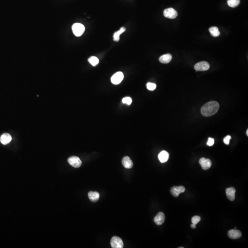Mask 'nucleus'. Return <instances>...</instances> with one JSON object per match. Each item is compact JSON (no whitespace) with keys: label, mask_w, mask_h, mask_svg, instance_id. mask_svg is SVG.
I'll list each match as a JSON object with an SVG mask.
<instances>
[{"label":"nucleus","mask_w":248,"mask_h":248,"mask_svg":"<svg viewBox=\"0 0 248 248\" xmlns=\"http://www.w3.org/2000/svg\"><path fill=\"white\" fill-rule=\"evenodd\" d=\"M88 61L93 66H96L99 63V59L96 57L92 56L90 57Z\"/></svg>","instance_id":"412c9836"},{"label":"nucleus","mask_w":248,"mask_h":248,"mask_svg":"<svg viewBox=\"0 0 248 248\" xmlns=\"http://www.w3.org/2000/svg\"><path fill=\"white\" fill-rule=\"evenodd\" d=\"M209 30L213 36L217 37L220 34V32L219 31L218 28L216 27H211L209 29Z\"/></svg>","instance_id":"6ab92c4d"},{"label":"nucleus","mask_w":248,"mask_h":248,"mask_svg":"<svg viewBox=\"0 0 248 248\" xmlns=\"http://www.w3.org/2000/svg\"><path fill=\"white\" fill-rule=\"evenodd\" d=\"M164 17L170 19H174L177 16V13L174 8H169L165 9L164 11Z\"/></svg>","instance_id":"0eeeda50"},{"label":"nucleus","mask_w":248,"mask_h":248,"mask_svg":"<svg viewBox=\"0 0 248 248\" xmlns=\"http://www.w3.org/2000/svg\"><path fill=\"white\" fill-rule=\"evenodd\" d=\"M169 153L166 151H162L159 154L158 158L161 163H164L167 162L169 159Z\"/></svg>","instance_id":"4468645a"},{"label":"nucleus","mask_w":248,"mask_h":248,"mask_svg":"<svg viewBox=\"0 0 248 248\" xmlns=\"http://www.w3.org/2000/svg\"><path fill=\"white\" fill-rule=\"evenodd\" d=\"M210 66L208 63L206 61L199 62L195 64L194 69L197 71H204L208 70Z\"/></svg>","instance_id":"39448f33"},{"label":"nucleus","mask_w":248,"mask_h":248,"mask_svg":"<svg viewBox=\"0 0 248 248\" xmlns=\"http://www.w3.org/2000/svg\"><path fill=\"white\" fill-rule=\"evenodd\" d=\"M147 88L149 91H154L156 89V85L153 83L148 82L147 84Z\"/></svg>","instance_id":"4be33fe9"},{"label":"nucleus","mask_w":248,"mask_h":248,"mask_svg":"<svg viewBox=\"0 0 248 248\" xmlns=\"http://www.w3.org/2000/svg\"><path fill=\"white\" fill-rule=\"evenodd\" d=\"M73 32L76 36L79 37L84 33L85 30V28L84 25L80 23H75L73 25Z\"/></svg>","instance_id":"f03ea898"},{"label":"nucleus","mask_w":248,"mask_h":248,"mask_svg":"<svg viewBox=\"0 0 248 248\" xmlns=\"http://www.w3.org/2000/svg\"><path fill=\"white\" fill-rule=\"evenodd\" d=\"M231 139V137L230 135H227L224 138V139H223V142L226 144L228 145L229 144L230 140Z\"/></svg>","instance_id":"393cba45"},{"label":"nucleus","mask_w":248,"mask_h":248,"mask_svg":"<svg viewBox=\"0 0 248 248\" xmlns=\"http://www.w3.org/2000/svg\"><path fill=\"white\" fill-rule=\"evenodd\" d=\"M185 188L184 186H174L171 187L170 192L171 194L175 197H177L181 193L185 192Z\"/></svg>","instance_id":"6e6552de"},{"label":"nucleus","mask_w":248,"mask_h":248,"mask_svg":"<svg viewBox=\"0 0 248 248\" xmlns=\"http://www.w3.org/2000/svg\"><path fill=\"white\" fill-rule=\"evenodd\" d=\"M88 197L92 202H97L99 199V193L97 192L90 191L88 193Z\"/></svg>","instance_id":"f3484780"},{"label":"nucleus","mask_w":248,"mask_h":248,"mask_svg":"<svg viewBox=\"0 0 248 248\" xmlns=\"http://www.w3.org/2000/svg\"><path fill=\"white\" fill-rule=\"evenodd\" d=\"M246 134H247V136H248V130L247 129V131H246Z\"/></svg>","instance_id":"cd10ccee"},{"label":"nucleus","mask_w":248,"mask_h":248,"mask_svg":"<svg viewBox=\"0 0 248 248\" xmlns=\"http://www.w3.org/2000/svg\"><path fill=\"white\" fill-rule=\"evenodd\" d=\"M191 226L192 227V228L194 229L196 228V225L195 224H193L192 223V225H191Z\"/></svg>","instance_id":"bb28decb"},{"label":"nucleus","mask_w":248,"mask_h":248,"mask_svg":"<svg viewBox=\"0 0 248 248\" xmlns=\"http://www.w3.org/2000/svg\"><path fill=\"white\" fill-rule=\"evenodd\" d=\"M184 248V247H179V248Z\"/></svg>","instance_id":"c85d7f7f"},{"label":"nucleus","mask_w":248,"mask_h":248,"mask_svg":"<svg viewBox=\"0 0 248 248\" xmlns=\"http://www.w3.org/2000/svg\"><path fill=\"white\" fill-rule=\"evenodd\" d=\"M214 144V139L212 138H209L207 144L209 146H212Z\"/></svg>","instance_id":"a878e982"},{"label":"nucleus","mask_w":248,"mask_h":248,"mask_svg":"<svg viewBox=\"0 0 248 248\" xmlns=\"http://www.w3.org/2000/svg\"><path fill=\"white\" fill-rule=\"evenodd\" d=\"M122 164L123 166L126 169H131L133 167V163L132 161L128 156H125L122 160Z\"/></svg>","instance_id":"ddd939ff"},{"label":"nucleus","mask_w":248,"mask_h":248,"mask_svg":"<svg viewBox=\"0 0 248 248\" xmlns=\"http://www.w3.org/2000/svg\"><path fill=\"white\" fill-rule=\"evenodd\" d=\"M240 3V0H227V4L231 7H236Z\"/></svg>","instance_id":"aec40b11"},{"label":"nucleus","mask_w":248,"mask_h":248,"mask_svg":"<svg viewBox=\"0 0 248 248\" xmlns=\"http://www.w3.org/2000/svg\"><path fill=\"white\" fill-rule=\"evenodd\" d=\"M199 163L201 165L202 169L204 170H207L210 169L211 166V160L210 159H206L204 158H202L200 159Z\"/></svg>","instance_id":"1a4fd4ad"},{"label":"nucleus","mask_w":248,"mask_h":248,"mask_svg":"<svg viewBox=\"0 0 248 248\" xmlns=\"http://www.w3.org/2000/svg\"><path fill=\"white\" fill-rule=\"evenodd\" d=\"M200 220H201V218L199 216H194L192 218V223L196 225L200 222Z\"/></svg>","instance_id":"b1692460"},{"label":"nucleus","mask_w":248,"mask_h":248,"mask_svg":"<svg viewBox=\"0 0 248 248\" xmlns=\"http://www.w3.org/2000/svg\"><path fill=\"white\" fill-rule=\"evenodd\" d=\"M228 236L230 239H236L240 238L242 236L240 231L236 229H232L228 232Z\"/></svg>","instance_id":"9b49d317"},{"label":"nucleus","mask_w":248,"mask_h":248,"mask_svg":"<svg viewBox=\"0 0 248 248\" xmlns=\"http://www.w3.org/2000/svg\"><path fill=\"white\" fill-rule=\"evenodd\" d=\"M110 245L113 248H122L124 246L123 241L121 238L117 236H114L110 241Z\"/></svg>","instance_id":"7ed1b4c3"},{"label":"nucleus","mask_w":248,"mask_h":248,"mask_svg":"<svg viewBox=\"0 0 248 248\" xmlns=\"http://www.w3.org/2000/svg\"><path fill=\"white\" fill-rule=\"evenodd\" d=\"M172 55L170 53L164 54L160 57L159 61L160 63L164 64L169 63L172 59Z\"/></svg>","instance_id":"dca6fc26"},{"label":"nucleus","mask_w":248,"mask_h":248,"mask_svg":"<svg viewBox=\"0 0 248 248\" xmlns=\"http://www.w3.org/2000/svg\"><path fill=\"white\" fill-rule=\"evenodd\" d=\"M122 102L123 103H125L126 104L130 105L132 102V99L130 97H125L122 99Z\"/></svg>","instance_id":"5701e85b"},{"label":"nucleus","mask_w":248,"mask_h":248,"mask_svg":"<svg viewBox=\"0 0 248 248\" xmlns=\"http://www.w3.org/2000/svg\"><path fill=\"white\" fill-rule=\"evenodd\" d=\"M236 190L234 187L227 188L226 190V196L230 201H233L235 198Z\"/></svg>","instance_id":"f8f14e48"},{"label":"nucleus","mask_w":248,"mask_h":248,"mask_svg":"<svg viewBox=\"0 0 248 248\" xmlns=\"http://www.w3.org/2000/svg\"><path fill=\"white\" fill-rule=\"evenodd\" d=\"M68 161L72 166L75 168L80 167L82 164V161L77 156H72L69 158Z\"/></svg>","instance_id":"423d86ee"},{"label":"nucleus","mask_w":248,"mask_h":248,"mask_svg":"<svg viewBox=\"0 0 248 248\" xmlns=\"http://www.w3.org/2000/svg\"><path fill=\"white\" fill-rule=\"evenodd\" d=\"M219 107V104L217 102H209L205 104L201 108V114L205 117H210L218 112Z\"/></svg>","instance_id":"f257e3e1"},{"label":"nucleus","mask_w":248,"mask_h":248,"mask_svg":"<svg viewBox=\"0 0 248 248\" xmlns=\"http://www.w3.org/2000/svg\"><path fill=\"white\" fill-rule=\"evenodd\" d=\"M125 28L122 27L119 30L115 32L114 34V36H113L114 41H117V42L119 41V36H120V35H121V34L123 33V32H125Z\"/></svg>","instance_id":"a211bd4d"},{"label":"nucleus","mask_w":248,"mask_h":248,"mask_svg":"<svg viewBox=\"0 0 248 248\" xmlns=\"http://www.w3.org/2000/svg\"><path fill=\"white\" fill-rule=\"evenodd\" d=\"M124 79V75L121 72H118L112 76L111 81L114 85H118Z\"/></svg>","instance_id":"20e7f679"},{"label":"nucleus","mask_w":248,"mask_h":248,"mask_svg":"<svg viewBox=\"0 0 248 248\" xmlns=\"http://www.w3.org/2000/svg\"><path fill=\"white\" fill-rule=\"evenodd\" d=\"M11 136L8 133H4L2 134L0 137V141L1 144L4 145L9 144V142L11 141Z\"/></svg>","instance_id":"2eb2a0df"},{"label":"nucleus","mask_w":248,"mask_h":248,"mask_svg":"<svg viewBox=\"0 0 248 248\" xmlns=\"http://www.w3.org/2000/svg\"><path fill=\"white\" fill-rule=\"evenodd\" d=\"M154 220L157 225H162L165 220V216L164 214L161 212H158L154 218Z\"/></svg>","instance_id":"9d476101"}]
</instances>
